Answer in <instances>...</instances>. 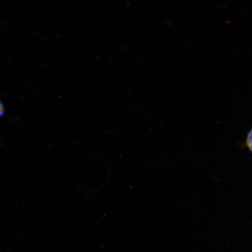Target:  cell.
Returning <instances> with one entry per match:
<instances>
[{"instance_id":"2","label":"cell","mask_w":252,"mask_h":252,"mask_svg":"<svg viewBox=\"0 0 252 252\" xmlns=\"http://www.w3.org/2000/svg\"><path fill=\"white\" fill-rule=\"evenodd\" d=\"M4 106H3V104L1 101H0V117L4 115Z\"/></svg>"},{"instance_id":"1","label":"cell","mask_w":252,"mask_h":252,"mask_svg":"<svg viewBox=\"0 0 252 252\" xmlns=\"http://www.w3.org/2000/svg\"><path fill=\"white\" fill-rule=\"evenodd\" d=\"M246 145L252 152V128L249 132L247 138H246Z\"/></svg>"}]
</instances>
